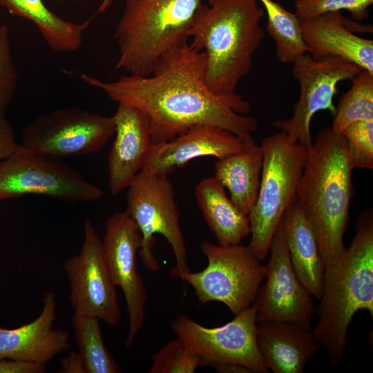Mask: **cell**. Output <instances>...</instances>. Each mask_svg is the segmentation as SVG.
Masks as SVG:
<instances>
[{
  "label": "cell",
  "mask_w": 373,
  "mask_h": 373,
  "mask_svg": "<svg viewBox=\"0 0 373 373\" xmlns=\"http://www.w3.org/2000/svg\"><path fill=\"white\" fill-rule=\"evenodd\" d=\"M206 55L187 42L165 52L148 76L129 74L111 82L81 75L88 85L117 103L140 109L150 123L153 142H168L195 125L226 129L245 142H255L258 126L251 104L240 94L212 93L205 83Z\"/></svg>",
  "instance_id": "6da1fadb"
},
{
  "label": "cell",
  "mask_w": 373,
  "mask_h": 373,
  "mask_svg": "<svg viewBox=\"0 0 373 373\" xmlns=\"http://www.w3.org/2000/svg\"><path fill=\"white\" fill-rule=\"evenodd\" d=\"M352 171L345 137L329 128L320 130L308 146L296 200L315 234L325 268L345 249Z\"/></svg>",
  "instance_id": "7a4b0ae2"
},
{
  "label": "cell",
  "mask_w": 373,
  "mask_h": 373,
  "mask_svg": "<svg viewBox=\"0 0 373 373\" xmlns=\"http://www.w3.org/2000/svg\"><path fill=\"white\" fill-rule=\"evenodd\" d=\"M258 0H209L197 10L187 37L206 55L205 83L214 94H237L239 82L249 73L252 57L264 37L265 10Z\"/></svg>",
  "instance_id": "3957f363"
},
{
  "label": "cell",
  "mask_w": 373,
  "mask_h": 373,
  "mask_svg": "<svg viewBox=\"0 0 373 373\" xmlns=\"http://www.w3.org/2000/svg\"><path fill=\"white\" fill-rule=\"evenodd\" d=\"M318 323L312 334L327 352L329 363L343 359L347 332L358 310L373 317V213L363 211L348 248L325 269Z\"/></svg>",
  "instance_id": "277c9868"
},
{
  "label": "cell",
  "mask_w": 373,
  "mask_h": 373,
  "mask_svg": "<svg viewBox=\"0 0 373 373\" xmlns=\"http://www.w3.org/2000/svg\"><path fill=\"white\" fill-rule=\"evenodd\" d=\"M202 0H126L113 37L116 70L148 76L159 59L187 42V32Z\"/></svg>",
  "instance_id": "5b68a950"
},
{
  "label": "cell",
  "mask_w": 373,
  "mask_h": 373,
  "mask_svg": "<svg viewBox=\"0 0 373 373\" xmlns=\"http://www.w3.org/2000/svg\"><path fill=\"white\" fill-rule=\"evenodd\" d=\"M261 146V180L256 201L247 215L251 236L247 246L262 261L285 211L296 199L308 146L291 142L282 131L264 138Z\"/></svg>",
  "instance_id": "8992f818"
},
{
  "label": "cell",
  "mask_w": 373,
  "mask_h": 373,
  "mask_svg": "<svg viewBox=\"0 0 373 373\" xmlns=\"http://www.w3.org/2000/svg\"><path fill=\"white\" fill-rule=\"evenodd\" d=\"M128 188L125 211L135 221L142 235V245L138 250L140 260L149 270L160 269L153 249L156 242L154 235L161 234L170 244L175 258V265L169 274L182 280L190 269L171 181L166 174L141 171Z\"/></svg>",
  "instance_id": "52a82bcc"
},
{
  "label": "cell",
  "mask_w": 373,
  "mask_h": 373,
  "mask_svg": "<svg viewBox=\"0 0 373 373\" xmlns=\"http://www.w3.org/2000/svg\"><path fill=\"white\" fill-rule=\"evenodd\" d=\"M200 248L207 259V265L199 272L184 274L182 283L186 282L193 288L202 304L222 303L234 316L249 307L266 276L265 265L248 246H222L204 241Z\"/></svg>",
  "instance_id": "ba28073f"
},
{
  "label": "cell",
  "mask_w": 373,
  "mask_h": 373,
  "mask_svg": "<svg viewBox=\"0 0 373 373\" xmlns=\"http://www.w3.org/2000/svg\"><path fill=\"white\" fill-rule=\"evenodd\" d=\"M28 194L78 203L97 200L103 191L61 160L19 144L0 162V201Z\"/></svg>",
  "instance_id": "9c48e42d"
},
{
  "label": "cell",
  "mask_w": 373,
  "mask_h": 373,
  "mask_svg": "<svg viewBox=\"0 0 373 373\" xmlns=\"http://www.w3.org/2000/svg\"><path fill=\"white\" fill-rule=\"evenodd\" d=\"M113 116L70 107L39 116L21 131L22 145L49 158L59 159L100 151L115 133Z\"/></svg>",
  "instance_id": "30bf717a"
},
{
  "label": "cell",
  "mask_w": 373,
  "mask_h": 373,
  "mask_svg": "<svg viewBox=\"0 0 373 373\" xmlns=\"http://www.w3.org/2000/svg\"><path fill=\"white\" fill-rule=\"evenodd\" d=\"M257 305L235 315L227 324L207 327L180 314L171 323L173 333L201 360L202 366L231 362L249 368L252 373H267L256 342Z\"/></svg>",
  "instance_id": "8fae6325"
},
{
  "label": "cell",
  "mask_w": 373,
  "mask_h": 373,
  "mask_svg": "<svg viewBox=\"0 0 373 373\" xmlns=\"http://www.w3.org/2000/svg\"><path fill=\"white\" fill-rule=\"evenodd\" d=\"M292 64L294 77L300 84V97L294 104L292 116L276 120L273 126L285 132L291 142L308 146L312 142V117L326 110L334 115L333 99L338 91V84L352 79L363 69L338 57L314 59L307 53L298 56Z\"/></svg>",
  "instance_id": "7c38bea8"
},
{
  "label": "cell",
  "mask_w": 373,
  "mask_h": 373,
  "mask_svg": "<svg viewBox=\"0 0 373 373\" xmlns=\"http://www.w3.org/2000/svg\"><path fill=\"white\" fill-rule=\"evenodd\" d=\"M266 267V283L259 287L254 302L256 323L285 322L311 331L316 309L313 296L297 277L290 261L281 221L274 235Z\"/></svg>",
  "instance_id": "4fadbf2b"
},
{
  "label": "cell",
  "mask_w": 373,
  "mask_h": 373,
  "mask_svg": "<svg viewBox=\"0 0 373 373\" xmlns=\"http://www.w3.org/2000/svg\"><path fill=\"white\" fill-rule=\"evenodd\" d=\"M64 268L74 312L97 317L111 326L117 325L122 314L116 286L104 260L102 240L90 218L84 220L80 252L67 259Z\"/></svg>",
  "instance_id": "5bb4252c"
},
{
  "label": "cell",
  "mask_w": 373,
  "mask_h": 373,
  "mask_svg": "<svg viewBox=\"0 0 373 373\" xmlns=\"http://www.w3.org/2000/svg\"><path fill=\"white\" fill-rule=\"evenodd\" d=\"M141 245L140 231L126 211L115 212L108 218L102 251L112 280L125 298L129 317L126 347L133 344L144 325L147 294L136 261Z\"/></svg>",
  "instance_id": "9a60e30c"
},
{
  "label": "cell",
  "mask_w": 373,
  "mask_h": 373,
  "mask_svg": "<svg viewBox=\"0 0 373 373\" xmlns=\"http://www.w3.org/2000/svg\"><path fill=\"white\" fill-rule=\"evenodd\" d=\"M115 137L108 155V189L115 195L142 171L153 145L146 115L137 107L118 103L113 115Z\"/></svg>",
  "instance_id": "2e32d148"
},
{
  "label": "cell",
  "mask_w": 373,
  "mask_h": 373,
  "mask_svg": "<svg viewBox=\"0 0 373 373\" xmlns=\"http://www.w3.org/2000/svg\"><path fill=\"white\" fill-rule=\"evenodd\" d=\"M245 144L237 135L222 128L195 125L168 142L155 144L142 171L167 175L195 158L226 157L241 151Z\"/></svg>",
  "instance_id": "e0dca14e"
},
{
  "label": "cell",
  "mask_w": 373,
  "mask_h": 373,
  "mask_svg": "<svg viewBox=\"0 0 373 373\" xmlns=\"http://www.w3.org/2000/svg\"><path fill=\"white\" fill-rule=\"evenodd\" d=\"M43 308L32 322L14 329L0 327V358L45 363L71 347L70 334L53 329L57 302L53 292L43 298Z\"/></svg>",
  "instance_id": "ac0fdd59"
},
{
  "label": "cell",
  "mask_w": 373,
  "mask_h": 373,
  "mask_svg": "<svg viewBox=\"0 0 373 373\" xmlns=\"http://www.w3.org/2000/svg\"><path fill=\"white\" fill-rule=\"evenodd\" d=\"M300 26L312 58L338 57L373 74V41L354 35L341 11L321 15L300 22Z\"/></svg>",
  "instance_id": "d6986e66"
},
{
  "label": "cell",
  "mask_w": 373,
  "mask_h": 373,
  "mask_svg": "<svg viewBox=\"0 0 373 373\" xmlns=\"http://www.w3.org/2000/svg\"><path fill=\"white\" fill-rule=\"evenodd\" d=\"M256 342L267 367L274 373H303L307 361L321 347L311 331L285 322L257 323Z\"/></svg>",
  "instance_id": "ffe728a7"
},
{
  "label": "cell",
  "mask_w": 373,
  "mask_h": 373,
  "mask_svg": "<svg viewBox=\"0 0 373 373\" xmlns=\"http://www.w3.org/2000/svg\"><path fill=\"white\" fill-rule=\"evenodd\" d=\"M282 222L292 267L310 294L319 300L325 263L315 234L296 199L285 211Z\"/></svg>",
  "instance_id": "44dd1931"
},
{
  "label": "cell",
  "mask_w": 373,
  "mask_h": 373,
  "mask_svg": "<svg viewBox=\"0 0 373 373\" xmlns=\"http://www.w3.org/2000/svg\"><path fill=\"white\" fill-rule=\"evenodd\" d=\"M262 162V148L254 142H245L241 151L215 163L213 177L229 190L231 201L246 215L258 197Z\"/></svg>",
  "instance_id": "7402d4cb"
},
{
  "label": "cell",
  "mask_w": 373,
  "mask_h": 373,
  "mask_svg": "<svg viewBox=\"0 0 373 373\" xmlns=\"http://www.w3.org/2000/svg\"><path fill=\"white\" fill-rule=\"evenodd\" d=\"M198 205L218 245L240 244L250 234L248 216L226 195L224 188L213 177L202 180L195 186Z\"/></svg>",
  "instance_id": "603a6c76"
},
{
  "label": "cell",
  "mask_w": 373,
  "mask_h": 373,
  "mask_svg": "<svg viewBox=\"0 0 373 373\" xmlns=\"http://www.w3.org/2000/svg\"><path fill=\"white\" fill-rule=\"evenodd\" d=\"M12 15L31 21L51 49L73 52L80 48L84 31L93 17L82 23L66 21L50 11L42 0H0Z\"/></svg>",
  "instance_id": "cb8c5ba5"
},
{
  "label": "cell",
  "mask_w": 373,
  "mask_h": 373,
  "mask_svg": "<svg viewBox=\"0 0 373 373\" xmlns=\"http://www.w3.org/2000/svg\"><path fill=\"white\" fill-rule=\"evenodd\" d=\"M267 14V30L275 43L278 59L292 64L300 55L308 52L303 39L300 22L295 13L285 10L273 0H258Z\"/></svg>",
  "instance_id": "d4e9b609"
},
{
  "label": "cell",
  "mask_w": 373,
  "mask_h": 373,
  "mask_svg": "<svg viewBox=\"0 0 373 373\" xmlns=\"http://www.w3.org/2000/svg\"><path fill=\"white\" fill-rule=\"evenodd\" d=\"M99 321L97 317L74 312L72 323L78 352L88 373H119L120 367L104 344Z\"/></svg>",
  "instance_id": "484cf974"
},
{
  "label": "cell",
  "mask_w": 373,
  "mask_h": 373,
  "mask_svg": "<svg viewBox=\"0 0 373 373\" xmlns=\"http://www.w3.org/2000/svg\"><path fill=\"white\" fill-rule=\"evenodd\" d=\"M373 119V74L362 70L352 79V86L339 99L332 129L338 133L356 121Z\"/></svg>",
  "instance_id": "4316f807"
},
{
  "label": "cell",
  "mask_w": 373,
  "mask_h": 373,
  "mask_svg": "<svg viewBox=\"0 0 373 373\" xmlns=\"http://www.w3.org/2000/svg\"><path fill=\"white\" fill-rule=\"evenodd\" d=\"M151 360L149 373H193L202 366L200 358L178 337L164 345Z\"/></svg>",
  "instance_id": "83f0119b"
},
{
  "label": "cell",
  "mask_w": 373,
  "mask_h": 373,
  "mask_svg": "<svg viewBox=\"0 0 373 373\" xmlns=\"http://www.w3.org/2000/svg\"><path fill=\"white\" fill-rule=\"evenodd\" d=\"M346 139L352 169H373V119L356 121L341 133Z\"/></svg>",
  "instance_id": "f1b7e54d"
},
{
  "label": "cell",
  "mask_w": 373,
  "mask_h": 373,
  "mask_svg": "<svg viewBox=\"0 0 373 373\" xmlns=\"http://www.w3.org/2000/svg\"><path fill=\"white\" fill-rule=\"evenodd\" d=\"M373 0H295V9L300 22L321 15L346 10L352 19L359 21L369 17L367 10Z\"/></svg>",
  "instance_id": "f546056e"
},
{
  "label": "cell",
  "mask_w": 373,
  "mask_h": 373,
  "mask_svg": "<svg viewBox=\"0 0 373 373\" xmlns=\"http://www.w3.org/2000/svg\"><path fill=\"white\" fill-rule=\"evenodd\" d=\"M17 73L13 60L8 28L0 26V116L12 101L17 86Z\"/></svg>",
  "instance_id": "4dcf8cb0"
},
{
  "label": "cell",
  "mask_w": 373,
  "mask_h": 373,
  "mask_svg": "<svg viewBox=\"0 0 373 373\" xmlns=\"http://www.w3.org/2000/svg\"><path fill=\"white\" fill-rule=\"evenodd\" d=\"M45 363L0 358V373H44Z\"/></svg>",
  "instance_id": "1f68e13d"
},
{
  "label": "cell",
  "mask_w": 373,
  "mask_h": 373,
  "mask_svg": "<svg viewBox=\"0 0 373 373\" xmlns=\"http://www.w3.org/2000/svg\"><path fill=\"white\" fill-rule=\"evenodd\" d=\"M19 144L10 122L5 115L0 116V160H4L16 151Z\"/></svg>",
  "instance_id": "d6a6232c"
},
{
  "label": "cell",
  "mask_w": 373,
  "mask_h": 373,
  "mask_svg": "<svg viewBox=\"0 0 373 373\" xmlns=\"http://www.w3.org/2000/svg\"><path fill=\"white\" fill-rule=\"evenodd\" d=\"M59 373H88L84 360L79 352H71L62 358Z\"/></svg>",
  "instance_id": "836d02e7"
},
{
  "label": "cell",
  "mask_w": 373,
  "mask_h": 373,
  "mask_svg": "<svg viewBox=\"0 0 373 373\" xmlns=\"http://www.w3.org/2000/svg\"><path fill=\"white\" fill-rule=\"evenodd\" d=\"M220 373H252V372L245 366L231 362H218L209 365Z\"/></svg>",
  "instance_id": "e575fe53"
},
{
  "label": "cell",
  "mask_w": 373,
  "mask_h": 373,
  "mask_svg": "<svg viewBox=\"0 0 373 373\" xmlns=\"http://www.w3.org/2000/svg\"><path fill=\"white\" fill-rule=\"evenodd\" d=\"M59 1H66V0H59ZM113 1L114 0H103L96 14L104 12L111 6V5L113 3Z\"/></svg>",
  "instance_id": "d590c367"
}]
</instances>
